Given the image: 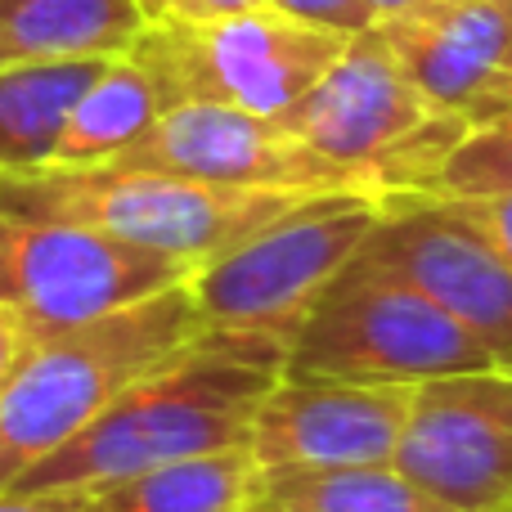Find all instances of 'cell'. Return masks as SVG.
I'll use <instances>...</instances> for the list:
<instances>
[{
  "mask_svg": "<svg viewBox=\"0 0 512 512\" xmlns=\"http://www.w3.org/2000/svg\"><path fill=\"white\" fill-rule=\"evenodd\" d=\"M283 364V346L203 328L9 490L81 499L167 463L248 445L252 418L283 378Z\"/></svg>",
  "mask_w": 512,
  "mask_h": 512,
  "instance_id": "1",
  "label": "cell"
},
{
  "mask_svg": "<svg viewBox=\"0 0 512 512\" xmlns=\"http://www.w3.org/2000/svg\"><path fill=\"white\" fill-rule=\"evenodd\" d=\"M203 328L185 279L113 315L41 337L0 396V490L86 432L122 391L185 351Z\"/></svg>",
  "mask_w": 512,
  "mask_h": 512,
  "instance_id": "2",
  "label": "cell"
},
{
  "mask_svg": "<svg viewBox=\"0 0 512 512\" xmlns=\"http://www.w3.org/2000/svg\"><path fill=\"white\" fill-rule=\"evenodd\" d=\"M301 198L315 194L230 189L153 167H122V162L0 171V212L90 225L135 248L185 261L189 270L230 252Z\"/></svg>",
  "mask_w": 512,
  "mask_h": 512,
  "instance_id": "3",
  "label": "cell"
},
{
  "mask_svg": "<svg viewBox=\"0 0 512 512\" xmlns=\"http://www.w3.org/2000/svg\"><path fill=\"white\" fill-rule=\"evenodd\" d=\"M382 216V194H315L189 274V297L216 333L288 351L297 328L355 261Z\"/></svg>",
  "mask_w": 512,
  "mask_h": 512,
  "instance_id": "4",
  "label": "cell"
},
{
  "mask_svg": "<svg viewBox=\"0 0 512 512\" xmlns=\"http://www.w3.org/2000/svg\"><path fill=\"white\" fill-rule=\"evenodd\" d=\"M279 122L382 198L418 194L468 131L418 95L378 27L351 36L324 81Z\"/></svg>",
  "mask_w": 512,
  "mask_h": 512,
  "instance_id": "5",
  "label": "cell"
},
{
  "mask_svg": "<svg viewBox=\"0 0 512 512\" xmlns=\"http://www.w3.org/2000/svg\"><path fill=\"white\" fill-rule=\"evenodd\" d=\"M472 369L495 364L432 297L360 256L315 301L283 364L288 378L369 387H423Z\"/></svg>",
  "mask_w": 512,
  "mask_h": 512,
  "instance_id": "6",
  "label": "cell"
},
{
  "mask_svg": "<svg viewBox=\"0 0 512 512\" xmlns=\"http://www.w3.org/2000/svg\"><path fill=\"white\" fill-rule=\"evenodd\" d=\"M346 41L351 36L261 5L216 23L162 18L144 27L126 54L149 72L162 108L221 104L256 117H283L324 81Z\"/></svg>",
  "mask_w": 512,
  "mask_h": 512,
  "instance_id": "7",
  "label": "cell"
},
{
  "mask_svg": "<svg viewBox=\"0 0 512 512\" xmlns=\"http://www.w3.org/2000/svg\"><path fill=\"white\" fill-rule=\"evenodd\" d=\"M185 261L72 221L0 212V301L41 337L90 324L189 279Z\"/></svg>",
  "mask_w": 512,
  "mask_h": 512,
  "instance_id": "8",
  "label": "cell"
},
{
  "mask_svg": "<svg viewBox=\"0 0 512 512\" xmlns=\"http://www.w3.org/2000/svg\"><path fill=\"white\" fill-rule=\"evenodd\" d=\"M360 261L432 297L495 369L512 373V261L445 198L387 194Z\"/></svg>",
  "mask_w": 512,
  "mask_h": 512,
  "instance_id": "9",
  "label": "cell"
},
{
  "mask_svg": "<svg viewBox=\"0 0 512 512\" xmlns=\"http://www.w3.org/2000/svg\"><path fill=\"white\" fill-rule=\"evenodd\" d=\"M122 167H153L171 176L230 189L274 194H373L360 176L315 153L279 117H256L221 104H180L153 122L144 140L122 153Z\"/></svg>",
  "mask_w": 512,
  "mask_h": 512,
  "instance_id": "10",
  "label": "cell"
},
{
  "mask_svg": "<svg viewBox=\"0 0 512 512\" xmlns=\"http://www.w3.org/2000/svg\"><path fill=\"white\" fill-rule=\"evenodd\" d=\"M391 463L454 512L499 508L512 495V373L423 382Z\"/></svg>",
  "mask_w": 512,
  "mask_h": 512,
  "instance_id": "11",
  "label": "cell"
},
{
  "mask_svg": "<svg viewBox=\"0 0 512 512\" xmlns=\"http://www.w3.org/2000/svg\"><path fill=\"white\" fill-rule=\"evenodd\" d=\"M418 387L288 378L261 400L248 450L265 472H324L391 463Z\"/></svg>",
  "mask_w": 512,
  "mask_h": 512,
  "instance_id": "12",
  "label": "cell"
},
{
  "mask_svg": "<svg viewBox=\"0 0 512 512\" xmlns=\"http://www.w3.org/2000/svg\"><path fill=\"white\" fill-rule=\"evenodd\" d=\"M378 32L418 95L472 126L512 54V0H436L423 14L382 18Z\"/></svg>",
  "mask_w": 512,
  "mask_h": 512,
  "instance_id": "13",
  "label": "cell"
},
{
  "mask_svg": "<svg viewBox=\"0 0 512 512\" xmlns=\"http://www.w3.org/2000/svg\"><path fill=\"white\" fill-rule=\"evenodd\" d=\"M144 27L140 0H0V68L117 59Z\"/></svg>",
  "mask_w": 512,
  "mask_h": 512,
  "instance_id": "14",
  "label": "cell"
},
{
  "mask_svg": "<svg viewBox=\"0 0 512 512\" xmlns=\"http://www.w3.org/2000/svg\"><path fill=\"white\" fill-rule=\"evenodd\" d=\"M108 59H59L0 68V171L50 167L72 108Z\"/></svg>",
  "mask_w": 512,
  "mask_h": 512,
  "instance_id": "15",
  "label": "cell"
},
{
  "mask_svg": "<svg viewBox=\"0 0 512 512\" xmlns=\"http://www.w3.org/2000/svg\"><path fill=\"white\" fill-rule=\"evenodd\" d=\"M265 468L248 445L198 459H180L167 468L140 472L131 481L81 495L86 512H243L261 499Z\"/></svg>",
  "mask_w": 512,
  "mask_h": 512,
  "instance_id": "16",
  "label": "cell"
},
{
  "mask_svg": "<svg viewBox=\"0 0 512 512\" xmlns=\"http://www.w3.org/2000/svg\"><path fill=\"white\" fill-rule=\"evenodd\" d=\"M162 113L167 108H162V95L149 81V72L131 54H117L90 81L81 104L72 108L50 167H99V162H117L135 140H144L153 131V122Z\"/></svg>",
  "mask_w": 512,
  "mask_h": 512,
  "instance_id": "17",
  "label": "cell"
},
{
  "mask_svg": "<svg viewBox=\"0 0 512 512\" xmlns=\"http://www.w3.org/2000/svg\"><path fill=\"white\" fill-rule=\"evenodd\" d=\"M261 499L288 512H454L396 463L369 468H324V472H265Z\"/></svg>",
  "mask_w": 512,
  "mask_h": 512,
  "instance_id": "18",
  "label": "cell"
},
{
  "mask_svg": "<svg viewBox=\"0 0 512 512\" xmlns=\"http://www.w3.org/2000/svg\"><path fill=\"white\" fill-rule=\"evenodd\" d=\"M418 194L427 198H495L512 194V108L468 126L450 158Z\"/></svg>",
  "mask_w": 512,
  "mask_h": 512,
  "instance_id": "19",
  "label": "cell"
},
{
  "mask_svg": "<svg viewBox=\"0 0 512 512\" xmlns=\"http://www.w3.org/2000/svg\"><path fill=\"white\" fill-rule=\"evenodd\" d=\"M274 9L301 18L310 27H324V32H342V36H360L369 27H378V9L369 0H270Z\"/></svg>",
  "mask_w": 512,
  "mask_h": 512,
  "instance_id": "20",
  "label": "cell"
},
{
  "mask_svg": "<svg viewBox=\"0 0 512 512\" xmlns=\"http://www.w3.org/2000/svg\"><path fill=\"white\" fill-rule=\"evenodd\" d=\"M270 0H140L144 18L162 23V18H185V23H216V18H234L261 9Z\"/></svg>",
  "mask_w": 512,
  "mask_h": 512,
  "instance_id": "21",
  "label": "cell"
},
{
  "mask_svg": "<svg viewBox=\"0 0 512 512\" xmlns=\"http://www.w3.org/2000/svg\"><path fill=\"white\" fill-rule=\"evenodd\" d=\"M454 203L499 252L512 261V194H495V198H445Z\"/></svg>",
  "mask_w": 512,
  "mask_h": 512,
  "instance_id": "22",
  "label": "cell"
},
{
  "mask_svg": "<svg viewBox=\"0 0 512 512\" xmlns=\"http://www.w3.org/2000/svg\"><path fill=\"white\" fill-rule=\"evenodd\" d=\"M36 342H41V333L27 324V315H18L14 306L0 301V396L18 378V369H23V360L32 355Z\"/></svg>",
  "mask_w": 512,
  "mask_h": 512,
  "instance_id": "23",
  "label": "cell"
},
{
  "mask_svg": "<svg viewBox=\"0 0 512 512\" xmlns=\"http://www.w3.org/2000/svg\"><path fill=\"white\" fill-rule=\"evenodd\" d=\"M0 512H86L81 499L36 495V490H0Z\"/></svg>",
  "mask_w": 512,
  "mask_h": 512,
  "instance_id": "24",
  "label": "cell"
},
{
  "mask_svg": "<svg viewBox=\"0 0 512 512\" xmlns=\"http://www.w3.org/2000/svg\"><path fill=\"white\" fill-rule=\"evenodd\" d=\"M504 108H512V54H508L504 72H499L495 90H490V95H486V104H481V117H477V122H486V117L504 113ZM477 122H472V126H477Z\"/></svg>",
  "mask_w": 512,
  "mask_h": 512,
  "instance_id": "25",
  "label": "cell"
},
{
  "mask_svg": "<svg viewBox=\"0 0 512 512\" xmlns=\"http://www.w3.org/2000/svg\"><path fill=\"white\" fill-rule=\"evenodd\" d=\"M373 9H378V23L382 18H405V14H423L427 5H436V0H369Z\"/></svg>",
  "mask_w": 512,
  "mask_h": 512,
  "instance_id": "26",
  "label": "cell"
},
{
  "mask_svg": "<svg viewBox=\"0 0 512 512\" xmlns=\"http://www.w3.org/2000/svg\"><path fill=\"white\" fill-rule=\"evenodd\" d=\"M243 512H288V508H279V504H270V499H256V504H248Z\"/></svg>",
  "mask_w": 512,
  "mask_h": 512,
  "instance_id": "27",
  "label": "cell"
},
{
  "mask_svg": "<svg viewBox=\"0 0 512 512\" xmlns=\"http://www.w3.org/2000/svg\"><path fill=\"white\" fill-rule=\"evenodd\" d=\"M490 512H512V495L504 499V504H499V508H490Z\"/></svg>",
  "mask_w": 512,
  "mask_h": 512,
  "instance_id": "28",
  "label": "cell"
}]
</instances>
